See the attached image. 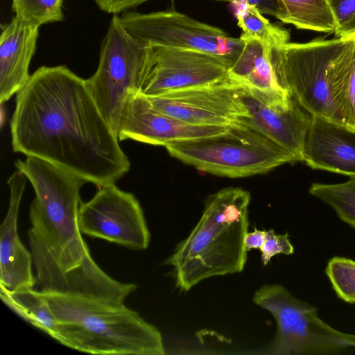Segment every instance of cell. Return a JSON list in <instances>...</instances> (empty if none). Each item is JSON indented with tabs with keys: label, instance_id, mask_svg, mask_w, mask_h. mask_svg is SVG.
<instances>
[{
	"label": "cell",
	"instance_id": "cell-1",
	"mask_svg": "<svg viewBox=\"0 0 355 355\" xmlns=\"http://www.w3.org/2000/svg\"><path fill=\"white\" fill-rule=\"evenodd\" d=\"M15 153L55 164L98 188L116 184L130 162L86 83L64 65L37 69L17 94L10 121Z\"/></svg>",
	"mask_w": 355,
	"mask_h": 355
},
{
	"label": "cell",
	"instance_id": "cell-2",
	"mask_svg": "<svg viewBox=\"0 0 355 355\" xmlns=\"http://www.w3.org/2000/svg\"><path fill=\"white\" fill-rule=\"evenodd\" d=\"M35 191L27 236L40 291L122 304L137 289L109 276L91 256L78 225L83 177L40 158L15 162Z\"/></svg>",
	"mask_w": 355,
	"mask_h": 355
},
{
	"label": "cell",
	"instance_id": "cell-3",
	"mask_svg": "<svg viewBox=\"0 0 355 355\" xmlns=\"http://www.w3.org/2000/svg\"><path fill=\"white\" fill-rule=\"evenodd\" d=\"M250 202V193L239 187L207 198L198 223L166 261L177 288L187 292L206 279L243 270Z\"/></svg>",
	"mask_w": 355,
	"mask_h": 355
},
{
	"label": "cell",
	"instance_id": "cell-4",
	"mask_svg": "<svg viewBox=\"0 0 355 355\" xmlns=\"http://www.w3.org/2000/svg\"><path fill=\"white\" fill-rule=\"evenodd\" d=\"M41 292L57 320L59 343L64 346L91 354H165L159 329L124 303Z\"/></svg>",
	"mask_w": 355,
	"mask_h": 355
},
{
	"label": "cell",
	"instance_id": "cell-5",
	"mask_svg": "<svg viewBox=\"0 0 355 355\" xmlns=\"http://www.w3.org/2000/svg\"><path fill=\"white\" fill-rule=\"evenodd\" d=\"M355 59V33L273 48L278 81L309 113L344 125L345 91Z\"/></svg>",
	"mask_w": 355,
	"mask_h": 355
},
{
	"label": "cell",
	"instance_id": "cell-6",
	"mask_svg": "<svg viewBox=\"0 0 355 355\" xmlns=\"http://www.w3.org/2000/svg\"><path fill=\"white\" fill-rule=\"evenodd\" d=\"M164 147L172 157L198 170L228 178L265 173L297 161L287 150L241 119L223 132Z\"/></svg>",
	"mask_w": 355,
	"mask_h": 355
},
{
	"label": "cell",
	"instance_id": "cell-7",
	"mask_svg": "<svg viewBox=\"0 0 355 355\" xmlns=\"http://www.w3.org/2000/svg\"><path fill=\"white\" fill-rule=\"evenodd\" d=\"M252 301L269 311L277 323L275 337L266 354L332 355L355 348V334L332 327L319 317L315 306L295 297L281 284L262 286Z\"/></svg>",
	"mask_w": 355,
	"mask_h": 355
},
{
	"label": "cell",
	"instance_id": "cell-8",
	"mask_svg": "<svg viewBox=\"0 0 355 355\" xmlns=\"http://www.w3.org/2000/svg\"><path fill=\"white\" fill-rule=\"evenodd\" d=\"M150 50V46L131 35L120 17L114 15L101 43L98 68L86 83L116 136L127 101L139 92Z\"/></svg>",
	"mask_w": 355,
	"mask_h": 355
},
{
	"label": "cell",
	"instance_id": "cell-9",
	"mask_svg": "<svg viewBox=\"0 0 355 355\" xmlns=\"http://www.w3.org/2000/svg\"><path fill=\"white\" fill-rule=\"evenodd\" d=\"M119 17L131 35L149 46L198 51L217 56L230 66L243 46L240 37L175 10L129 12Z\"/></svg>",
	"mask_w": 355,
	"mask_h": 355
},
{
	"label": "cell",
	"instance_id": "cell-10",
	"mask_svg": "<svg viewBox=\"0 0 355 355\" xmlns=\"http://www.w3.org/2000/svg\"><path fill=\"white\" fill-rule=\"evenodd\" d=\"M78 225L83 234L135 250L148 248L150 233L142 207L132 193L116 184L98 188L86 202H81Z\"/></svg>",
	"mask_w": 355,
	"mask_h": 355
},
{
	"label": "cell",
	"instance_id": "cell-11",
	"mask_svg": "<svg viewBox=\"0 0 355 355\" xmlns=\"http://www.w3.org/2000/svg\"><path fill=\"white\" fill-rule=\"evenodd\" d=\"M151 46L139 93L155 96L232 78L225 60L206 53Z\"/></svg>",
	"mask_w": 355,
	"mask_h": 355
},
{
	"label": "cell",
	"instance_id": "cell-12",
	"mask_svg": "<svg viewBox=\"0 0 355 355\" xmlns=\"http://www.w3.org/2000/svg\"><path fill=\"white\" fill-rule=\"evenodd\" d=\"M243 86L242 83L230 78L147 97L157 110L188 123L229 126L241 118L249 116L241 97Z\"/></svg>",
	"mask_w": 355,
	"mask_h": 355
},
{
	"label": "cell",
	"instance_id": "cell-13",
	"mask_svg": "<svg viewBox=\"0 0 355 355\" xmlns=\"http://www.w3.org/2000/svg\"><path fill=\"white\" fill-rule=\"evenodd\" d=\"M241 97L249 116L241 120L252 125L302 161L305 136L312 115L289 92L268 93L243 85Z\"/></svg>",
	"mask_w": 355,
	"mask_h": 355
},
{
	"label": "cell",
	"instance_id": "cell-14",
	"mask_svg": "<svg viewBox=\"0 0 355 355\" xmlns=\"http://www.w3.org/2000/svg\"><path fill=\"white\" fill-rule=\"evenodd\" d=\"M227 126H200L165 114L138 92L127 101L121 117L117 137L119 141L165 146L166 144L223 132Z\"/></svg>",
	"mask_w": 355,
	"mask_h": 355
},
{
	"label": "cell",
	"instance_id": "cell-15",
	"mask_svg": "<svg viewBox=\"0 0 355 355\" xmlns=\"http://www.w3.org/2000/svg\"><path fill=\"white\" fill-rule=\"evenodd\" d=\"M26 179L17 169L7 181L10 200L0 227V288L8 291L33 288L37 283L33 273L31 252L21 241L17 231L18 213Z\"/></svg>",
	"mask_w": 355,
	"mask_h": 355
},
{
	"label": "cell",
	"instance_id": "cell-16",
	"mask_svg": "<svg viewBox=\"0 0 355 355\" xmlns=\"http://www.w3.org/2000/svg\"><path fill=\"white\" fill-rule=\"evenodd\" d=\"M302 162L312 168L355 177V130L312 116Z\"/></svg>",
	"mask_w": 355,
	"mask_h": 355
},
{
	"label": "cell",
	"instance_id": "cell-17",
	"mask_svg": "<svg viewBox=\"0 0 355 355\" xmlns=\"http://www.w3.org/2000/svg\"><path fill=\"white\" fill-rule=\"evenodd\" d=\"M39 27L17 17L1 26L0 103L8 101L27 83L29 65L36 49Z\"/></svg>",
	"mask_w": 355,
	"mask_h": 355
},
{
	"label": "cell",
	"instance_id": "cell-18",
	"mask_svg": "<svg viewBox=\"0 0 355 355\" xmlns=\"http://www.w3.org/2000/svg\"><path fill=\"white\" fill-rule=\"evenodd\" d=\"M243 48L229 67L232 78L243 85L268 93L288 92L282 87L276 76L272 47L261 41L241 35Z\"/></svg>",
	"mask_w": 355,
	"mask_h": 355
},
{
	"label": "cell",
	"instance_id": "cell-19",
	"mask_svg": "<svg viewBox=\"0 0 355 355\" xmlns=\"http://www.w3.org/2000/svg\"><path fill=\"white\" fill-rule=\"evenodd\" d=\"M0 297L19 317L59 343L57 320L40 291L25 288L8 291L0 288Z\"/></svg>",
	"mask_w": 355,
	"mask_h": 355
},
{
	"label": "cell",
	"instance_id": "cell-20",
	"mask_svg": "<svg viewBox=\"0 0 355 355\" xmlns=\"http://www.w3.org/2000/svg\"><path fill=\"white\" fill-rule=\"evenodd\" d=\"M276 18L297 28L334 32L336 21L328 0H276Z\"/></svg>",
	"mask_w": 355,
	"mask_h": 355
},
{
	"label": "cell",
	"instance_id": "cell-21",
	"mask_svg": "<svg viewBox=\"0 0 355 355\" xmlns=\"http://www.w3.org/2000/svg\"><path fill=\"white\" fill-rule=\"evenodd\" d=\"M238 26L245 36L257 39L276 48L289 42L288 31L271 23L254 5L245 2L234 3Z\"/></svg>",
	"mask_w": 355,
	"mask_h": 355
},
{
	"label": "cell",
	"instance_id": "cell-22",
	"mask_svg": "<svg viewBox=\"0 0 355 355\" xmlns=\"http://www.w3.org/2000/svg\"><path fill=\"white\" fill-rule=\"evenodd\" d=\"M309 192L329 206L343 222L355 229V177H349L342 183H313Z\"/></svg>",
	"mask_w": 355,
	"mask_h": 355
},
{
	"label": "cell",
	"instance_id": "cell-23",
	"mask_svg": "<svg viewBox=\"0 0 355 355\" xmlns=\"http://www.w3.org/2000/svg\"><path fill=\"white\" fill-rule=\"evenodd\" d=\"M62 4L63 0H12V8L21 21L40 27L62 21Z\"/></svg>",
	"mask_w": 355,
	"mask_h": 355
},
{
	"label": "cell",
	"instance_id": "cell-24",
	"mask_svg": "<svg viewBox=\"0 0 355 355\" xmlns=\"http://www.w3.org/2000/svg\"><path fill=\"white\" fill-rule=\"evenodd\" d=\"M324 272L336 296L355 304V261L334 256L328 261Z\"/></svg>",
	"mask_w": 355,
	"mask_h": 355
},
{
	"label": "cell",
	"instance_id": "cell-25",
	"mask_svg": "<svg viewBox=\"0 0 355 355\" xmlns=\"http://www.w3.org/2000/svg\"><path fill=\"white\" fill-rule=\"evenodd\" d=\"M336 21L335 37H345L355 33V0H328Z\"/></svg>",
	"mask_w": 355,
	"mask_h": 355
},
{
	"label": "cell",
	"instance_id": "cell-26",
	"mask_svg": "<svg viewBox=\"0 0 355 355\" xmlns=\"http://www.w3.org/2000/svg\"><path fill=\"white\" fill-rule=\"evenodd\" d=\"M260 251L261 262L266 266L272 257L279 254L291 255L294 253L295 249L288 233L278 234L270 229L266 231V240Z\"/></svg>",
	"mask_w": 355,
	"mask_h": 355
},
{
	"label": "cell",
	"instance_id": "cell-27",
	"mask_svg": "<svg viewBox=\"0 0 355 355\" xmlns=\"http://www.w3.org/2000/svg\"><path fill=\"white\" fill-rule=\"evenodd\" d=\"M344 125L355 130V59L345 91Z\"/></svg>",
	"mask_w": 355,
	"mask_h": 355
},
{
	"label": "cell",
	"instance_id": "cell-28",
	"mask_svg": "<svg viewBox=\"0 0 355 355\" xmlns=\"http://www.w3.org/2000/svg\"><path fill=\"white\" fill-rule=\"evenodd\" d=\"M98 7L107 13L116 15L148 0H94Z\"/></svg>",
	"mask_w": 355,
	"mask_h": 355
},
{
	"label": "cell",
	"instance_id": "cell-29",
	"mask_svg": "<svg viewBox=\"0 0 355 355\" xmlns=\"http://www.w3.org/2000/svg\"><path fill=\"white\" fill-rule=\"evenodd\" d=\"M227 1L234 3L245 2L255 6L263 14L276 17L277 5L276 0H215Z\"/></svg>",
	"mask_w": 355,
	"mask_h": 355
},
{
	"label": "cell",
	"instance_id": "cell-30",
	"mask_svg": "<svg viewBox=\"0 0 355 355\" xmlns=\"http://www.w3.org/2000/svg\"><path fill=\"white\" fill-rule=\"evenodd\" d=\"M266 236V231L259 230L254 228L253 232H248L244 239V245L247 251L252 249H259L262 248Z\"/></svg>",
	"mask_w": 355,
	"mask_h": 355
}]
</instances>
